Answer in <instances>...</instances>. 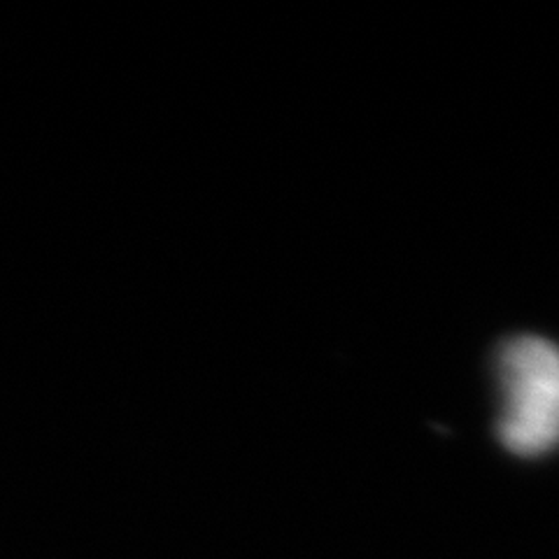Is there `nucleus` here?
Masks as SVG:
<instances>
[{"instance_id":"1","label":"nucleus","mask_w":559,"mask_h":559,"mask_svg":"<svg viewBox=\"0 0 559 559\" xmlns=\"http://www.w3.org/2000/svg\"><path fill=\"white\" fill-rule=\"evenodd\" d=\"M501 388L499 439L520 457L559 448V345L544 336H515L497 357Z\"/></svg>"}]
</instances>
